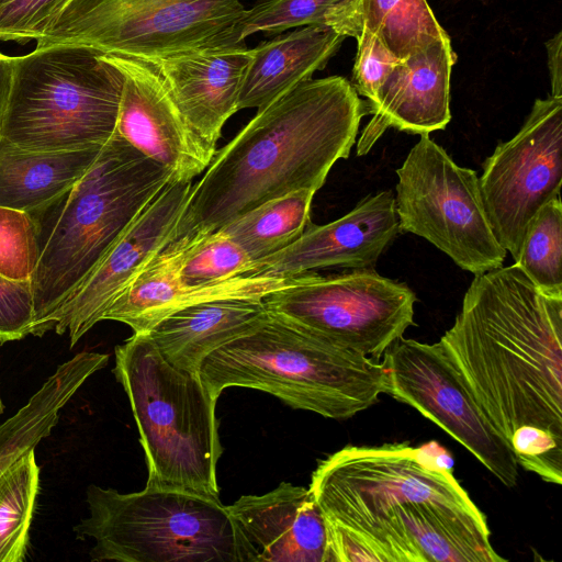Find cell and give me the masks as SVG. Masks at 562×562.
I'll use <instances>...</instances> for the list:
<instances>
[{"label": "cell", "instance_id": "d590c367", "mask_svg": "<svg viewBox=\"0 0 562 562\" xmlns=\"http://www.w3.org/2000/svg\"><path fill=\"white\" fill-rule=\"evenodd\" d=\"M14 57L0 52V128L10 92Z\"/></svg>", "mask_w": 562, "mask_h": 562}, {"label": "cell", "instance_id": "e575fe53", "mask_svg": "<svg viewBox=\"0 0 562 562\" xmlns=\"http://www.w3.org/2000/svg\"><path fill=\"white\" fill-rule=\"evenodd\" d=\"M551 95L562 98V33H557L546 43Z\"/></svg>", "mask_w": 562, "mask_h": 562}, {"label": "cell", "instance_id": "d4e9b609", "mask_svg": "<svg viewBox=\"0 0 562 562\" xmlns=\"http://www.w3.org/2000/svg\"><path fill=\"white\" fill-rule=\"evenodd\" d=\"M109 355L81 351L58 366L27 403L0 425V476L48 437L59 413L80 386L103 369Z\"/></svg>", "mask_w": 562, "mask_h": 562}, {"label": "cell", "instance_id": "9c48e42d", "mask_svg": "<svg viewBox=\"0 0 562 562\" xmlns=\"http://www.w3.org/2000/svg\"><path fill=\"white\" fill-rule=\"evenodd\" d=\"M240 0H67L36 46L79 44L153 63L245 46Z\"/></svg>", "mask_w": 562, "mask_h": 562}, {"label": "cell", "instance_id": "44dd1931", "mask_svg": "<svg viewBox=\"0 0 562 562\" xmlns=\"http://www.w3.org/2000/svg\"><path fill=\"white\" fill-rule=\"evenodd\" d=\"M267 313L263 297L211 299L172 312L145 334L170 364L199 373L209 355L256 326Z\"/></svg>", "mask_w": 562, "mask_h": 562}, {"label": "cell", "instance_id": "4316f807", "mask_svg": "<svg viewBox=\"0 0 562 562\" xmlns=\"http://www.w3.org/2000/svg\"><path fill=\"white\" fill-rule=\"evenodd\" d=\"M40 486L35 451L18 459L0 476V562H23Z\"/></svg>", "mask_w": 562, "mask_h": 562}, {"label": "cell", "instance_id": "277c9868", "mask_svg": "<svg viewBox=\"0 0 562 562\" xmlns=\"http://www.w3.org/2000/svg\"><path fill=\"white\" fill-rule=\"evenodd\" d=\"M172 173L116 132L60 199L34 214L40 256L32 277L35 322L47 319L76 292Z\"/></svg>", "mask_w": 562, "mask_h": 562}, {"label": "cell", "instance_id": "836d02e7", "mask_svg": "<svg viewBox=\"0 0 562 562\" xmlns=\"http://www.w3.org/2000/svg\"><path fill=\"white\" fill-rule=\"evenodd\" d=\"M35 322L32 280L0 274V344L32 335Z\"/></svg>", "mask_w": 562, "mask_h": 562}, {"label": "cell", "instance_id": "d6a6232c", "mask_svg": "<svg viewBox=\"0 0 562 562\" xmlns=\"http://www.w3.org/2000/svg\"><path fill=\"white\" fill-rule=\"evenodd\" d=\"M356 40L357 54L350 82L358 95L367 99L369 113H372L386 78L402 59L396 58L367 29H361Z\"/></svg>", "mask_w": 562, "mask_h": 562}, {"label": "cell", "instance_id": "7402d4cb", "mask_svg": "<svg viewBox=\"0 0 562 562\" xmlns=\"http://www.w3.org/2000/svg\"><path fill=\"white\" fill-rule=\"evenodd\" d=\"M342 35L326 25H306L251 48L237 110L261 109L312 79L337 53Z\"/></svg>", "mask_w": 562, "mask_h": 562}, {"label": "cell", "instance_id": "ac0fdd59", "mask_svg": "<svg viewBox=\"0 0 562 562\" xmlns=\"http://www.w3.org/2000/svg\"><path fill=\"white\" fill-rule=\"evenodd\" d=\"M195 238L196 235H182L166 246L116 296L102 321L120 322L135 334H145L187 305L218 297H265L294 279L247 273L211 285L186 286L180 268Z\"/></svg>", "mask_w": 562, "mask_h": 562}, {"label": "cell", "instance_id": "8992f818", "mask_svg": "<svg viewBox=\"0 0 562 562\" xmlns=\"http://www.w3.org/2000/svg\"><path fill=\"white\" fill-rule=\"evenodd\" d=\"M114 355L113 373L130 401L145 453L146 486L218 496L217 400L200 373L170 364L146 334L134 333Z\"/></svg>", "mask_w": 562, "mask_h": 562}, {"label": "cell", "instance_id": "83f0119b", "mask_svg": "<svg viewBox=\"0 0 562 562\" xmlns=\"http://www.w3.org/2000/svg\"><path fill=\"white\" fill-rule=\"evenodd\" d=\"M562 204L549 201L531 221L515 263L543 293L562 296Z\"/></svg>", "mask_w": 562, "mask_h": 562}, {"label": "cell", "instance_id": "3957f363", "mask_svg": "<svg viewBox=\"0 0 562 562\" xmlns=\"http://www.w3.org/2000/svg\"><path fill=\"white\" fill-rule=\"evenodd\" d=\"M368 113L341 76L306 80L258 109L193 184L177 237L212 233L296 190L317 191L334 164L349 157Z\"/></svg>", "mask_w": 562, "mask_h": 562}, {"label": "cell", "instance_id": "484cf974", "mask_svg": "<svg viewBox=\"0 0 562 562\" xmlns=\"http://www.w3.org/2000/svg\"><path fill=\"white\" fill-rule=\"evenodd\" d=\"M316 191L302 189L269 200L222 226L255 263L282 250L311 224V205Z\"/></svg>", "mask_w": 562, "mask_h": 562}, {"label": "cell", "instance_id": "52a82bcc", "mask_svg": "<svg viewBox=\"0 0 562 562\" xmlns=\"http://www.w3.org/2000/svg\"><path fill=\"white\" fill-rule=\"evenodd\" d=\"M124 76L79 44L36 46L14 57L0 136L31 151L103 146L115 133Z\"/></svg>", "mask_w": 562, "mask_h": 562}, {"label": "cell", "instance_id": "cb8c5ba5", "mask_svg": "<svg viewBox=\"0 0 562 562\" xmlns=\"http://www.w3.org/2000/svg\"><path fill=\"white\" fill-rule=\"evenodd\" d=\"M324 25L353 38L367 29L398 59L449 37L426 0H345L326 14Z\"/></svg>", "mask_w": 562, "mask_h": 562}, {"label": "cell", "instance_id": "6da1fadb", "mask_svg": "<svg viewBox=\"0 0 562 562\" xmlns=\"http://www.w3.org/2000/svg\"><path fill=\"white\" fill-rule=\"evenodd\" d=\"M452 463L436 441L346 446L318 461L308 488L325 517V562L507 561Z\"/></svg>", "mask_w": 562, "mask_h": 562}, {"label": "cell", "instance_id": "d6986e66", "mask_svg": "<svg viewBox=\"0 0 562 562\" xmlns=\"http://www.w3.org/2000/svg\"><path fill=\"white\" fill-rule=\"evenodd\" d=\"M456 61L450 37L402 59L382 87L372 119L360 134L357 155H366L390 127L418 135L446 128L451 120L450 77Z\"/></svg>", "mask_w": 562, "mask_h": 562}, {"label": "cell", "instance_id": "e0dca14e", "mask_svg": "<svg viewBox=\"0 0 562 562\" xmlns=\"http://www.w3.org/2000/svg\"><path fill=\"white\" fill-rule=\"evenodd\" d=\"M227 507L239 562H325V517L310 488L282 482Z\"/></svg>", "mask_w": 562, "mask_h": 562}, {"label": "cell", "instance_id": "9a60e30c", "mask_svg": "<svg viewBox=\"0 0 562 562\" xmlns=\"http://www.w3.org/2000/svg\"><path fill=\"white\" fill-rule=\"evenodd\" d=\"M106 56L124 76L115 132L166 167L176 181H192L205 171L216 149L189 126L156 68L135 58Z\"/></svg>", "mask_w": 562, "mask_h": 562}, {"label": "cell", "instance_id": "5bb4252c", "mask_svg": "<svg viewBox=\"0 0 562 562\" xmlns=\"http://www.w3.org/2000/svg\"><path fill=\"white\" fill-rule=\"evenodd\" d=\"M192 181H170L132 221L76 292L47 319L44 334L68 333L70 347L102 321L116 296L178 236Z\"/></svg>", "mask_w": 562, "mask_h": 562}, {"label": "cell", "instance_id": "ffe728a7", "mask_svg": "<svg viewBox=\"0 0 562 562\" xmlns=\"http://www.w3.org/2000/svg\"><path fill=\"white\" fill-rule=\"evenodd\" d=\"M251 58L245 46L192 52L150 63L193 132L211 148L236 113Z\"/></svg>", "mask_w": 562, "mask_h": 562}, {"label": "cell", "instance_id": "ba28073f", "mask_svg": "<svg viewBox=\"0 0 562 562\" xmlns=\"http://www.w3.org/2000/svg\"><path fill=\"white\" fill-rule=\"evenodd\" d=\"M89 515L74 527L94 541L91 561L239 562L235 530L218 496L148 487L120 493L88 486Z\"/></svg>", "mask_w": 562, "mask_h": 562}, {"label": "cell", "instance_id": "1f68e13d", "mask_svg": "<svg viewBox=\"0 0 562 562\" xmlns=\"http://www.w3.org/2000/svg\"><path fill=\"white\" fill-rule=\"evenodd\" d=\"M67 0H0V41H38Z\"/></svg>", "mask_w": 562, "mask_h": 562}, {"label": "cell", "instance_id": "8fae6325", "mask_svg": "<svg viewBox=\"0 0 562 562\" xmlns=\"http://www.w3.org/2000/svg\"><path fill=\"white\" fill-rule=\"evenodd\" d=\"M267 310L334 345L381 360L414 324L416 294L373 269L310 272L263 297Z\"/></svg>", "mask_w": 562, "mask_h": 562}, {"label": "cell", "instance_id": "2e32d148", "mask_svg": "<svg viewBox=\"0 0 562 562\" xmlns=\"http://www.w3.org/2000/svg\"><path fill=\"white\" fill-rule=\"evenodd\" d=\"M398 233L394 195L384 190L334 222L310 224L297 239L255 263L248 273L291 278L331 267L372 269Z\"/></svg>", "mask_w": 562, "mask_h": 562}, {"label": "cell", "instance_id": "603a6c76", "mask_svg": "<svg viewBox=\"0 0 562 562\" xmlns=\"http://www.w3.org/2000/svg\"><path fill=\"white\" fill-rule=\"evenodd\" d=\"M102 147L31 151L0 136V206L42 212L70 190Z\"/></svg>", "mask_w": 562, "mask_h": 562}, {"label": "cell", "instance_id": "7c38bea8", "mask_svg": "<svg viewBox=\"0 0 562 562\" xmlns=\"http://www.w3.org/2000/svg\"><path fill=\"white\" fill-rule=\"evenodd\" d=\"M562 182V98L537 99L518 133L499 143L479 178L492 229L516 260L525 234Z\"/></svg>", "mask_w": 562, "mask_h": 562}, {"label": "cell", "instance_id": "f546056e", "mask_svg": "<svg viewBox=\"0 0 562 562\" xmlns=\"http://www.w3.org/2000/svg\"><path fill=\"white\" fill-rule=\"evenodd\" d=\"M38 256L35 216L0 206V274L12 280H32Z\"/></svg>", "mask_w": 562, "mask_h": 562}, {"label": "cell", "instance_id": "7a4b0ae2", "mask_svg": "<svg viewBox=\"0 0 562 562\" xmlns=\"http://www.w3.org/2000/svg\"><path fill=\"white\" fill-rule=\"evenodd\" d=\"M519 467L562 483V296L514 262L476 274L438 341Z\"/></svg>", "mask_w": 562, "mask_h": 562}, {"label": "cell", "instance_id": "8d00e7d4", "mask_svg": "<svg viewBox=\"0 0 562 562\" xmlns=\"http://www.w3.org/2000/svg\"><path fill=\"white\" fill-rule=\"evenodd\" d=\"M3 411H4V405H3V402H2V398L0 395V416L2 415Z\"/></svg>", "mask_w": 562, "mask_h": 562}, {"label": "cell", "instance_id": "30bf717a", "mask_svg": "<svg viewBox=\"0 0 562 562\" xmlns=\"http://www.w3.org/2000/svg\"><path fill=\"white\" fill-rule=\"evenodd\" d=\"M396 175L400 232L427 239L474 276L503 266L507 251L492 229L475 170L420 135Z\"/></svg>", "mask_w": 562, "mask_h": 562}, {"label": "cell", "instance_id": "f1b7e54d", "mask_svg": "<svg viewBox=\"0 0 562 562\" xmlns=\"http://www.w3.org/2000/svg\"><path fill=\"white\" fill-rule=\"evenodd\" d=\"M254 262L246 251L223 231L216 229L196 238L180 268L186 286H205L246 274Z\"/></svg>", "mask_w": 562, "mask_h": 562}, {"label": "cell", "instance_id": "4fadbf2b", "mask_svg": "<svg viewBox=\"0 0 562 562\" xmlns=\"http://www.w3.org/2000/svg\"><path fill=\"white\" fill-rule=\"evenodd\" d=\"M387 394L418 411L468 449L501 483L519 479L515 454L481 412L439 342L398 338L382 359Z\"/></svg>", "mask_w": 562, "mask_h": 562}, {"label": "cell", "instance_id": "4dcf8cb0", "mask_svg": "<svg viewBox=\"0 0 562 562\" xmlns=\"http://www.w3.org/2000/svg\"><path fill=\"white\" fill-rule=\"evenodd\" d=\"M345 0H265L246 10L240 36L257 32L282 33L292 27L324 25L326 14Z\"/></svg>", "mask_w": 562, "mask_h": 562}, {"label": "cell", "instance_id": "5b68a950", "mask_svg": "<svg viewBox=\"0 0 562 562\" xmlns=\"http://www.w3.org/2000/svg\"><path fill=\"white\" fill-rule=\"evenodd\" d=\"M199 373L216 400L229 386L255 389L338 420L371 407L389 386L383 361L334 345L269 311L209 355Z\"/></svg>", "mask_w": 562, "mask_h": 562}]
</instances>
